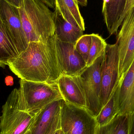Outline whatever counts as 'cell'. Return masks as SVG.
I'll return each instance as SVG.
<instances>
[{
  "label": "cell",
  "mask_w": 134,
  "mask_h": 134,
  "mask_svg": "<svg viewBox=\"0 0 134 134\" xmlns=\"http://www.w3.org/2000/svg\"><path fill=\"white\" fill-rule=\"evenodd\" d=\"M55 35L46 43L31 42L27 48L8 66L20 79L34 82L57 83L62 71L56 49Z\"/></svg>",
  "instance_id": "obj_1"
},
{
  "label": "cell",
  "mask_w": 134,
  "mask_h": 134,
  "mask_svg": "<svg viewBox=\"0 0 134 134\" xmlns=\"http://www.w3.org/2000/svg\"><path fill=\"white\" fill-rule=\"evenodd\" d=\"M19 11L28 43H46L55 35L53 12L41 0H21Z\"/></svg>",
  "instance_id": "obj_2"
},
{
  "label": "cell",
  "mask_w": 134,
  "mask_h": 134,
  "mask_svg": "<svg viewBox=\"0 0 134 134\" xmlns=\"http://www.w3.org/2000/svg\"><path fill=\"white\" fill-rule=\"evenodd\" d=\"M20 104L23 111L36 115L46 106L63 99L57 83L41 82L20 79Z\"/></svg>",
  "instance_id": "obj_3"
},
{
  "label": "cell",
  "mask_w": 134,
  "mask_h": 134,
  "mask_svg": "<svg viewBox=\"0 0 134 134\" xmlns=\"http://www.w3.org/2000/svg\"><path fill=\"white\" fill-rule=\"evenodd\" d=\"M19 100V90L15 88L2 106L1 134H25L30 130L35 115L20 110Z\"/></svg>",
  "instance_id": "obj_4"
},
{
  "label": "cell",
  "mask_w": 134,
  "mask_h": 134,
  "mask_svg": "<svg viewBox=\"0 0 134 134\" xmlns=\"http://www.w3.org/2000/svg\"><path fill=\"white\" fill-rule=\"evenodd\" d=\"M98 124L95 117L84 108L62 100L60 127L65 134H95Z\"/></svg>",
  "instance_id": "obj_5"
},
{
  "label": "cell",
  "mask_w": 134,
  "mask_h": 134,
  "mask_svg": "<svg viewBox=\"0 0 134 134\" xmlns=\"http://www.w3.org/2000/svg\"><path fill=\"white\" fill-rule=\"evenodd\" d=\"M102 107L108 102L115 89L120 79L118 46L107 44L101 68Z\"/></svg>",
  "instance_id": "obj_6"
},
{
  "label": "cell",
  "mask_w": 134,
  "mask_h": 134,
  "mask_svg": "<svg viewBox=\"0 0 134 134\" xmlns=\"http://www.w3.org/2000/svg\"><path fill=\"white\" fill-rule=\"evenodd\" d=\"M104 56V54L93 65L87 67L79 75L86 96V109L95 118L103 108L100 100L101 68Z\"/></svg>",
  "instance_id": "obj_7"
},
{
  "label": "cell",
  "mask_w": 134,
  "mask_h": 134,
  "mask_svg": "<svg viewBox=\"0 0 134 134\" xmlns=\"http://www.w3.org/2000/svg\"><path fill=\"white\" fill-rule=\"evenodd\" d=\"M116 37L120 78L126 72L134 59V7L127 14Z\"/></svg>",
  "instance_id": "obj_8"
},
{
  "label": "cell",
  "mask_w": 134,
  "mask_h": 134,
  "mask_svg": "<svg viewBox=\"0 0 134 134\" xmlns=\"http://www.w3.org/2000/svg\"><path fill=\"white\" fill-rule=\"evenodd\" d=\"M0 16L20 54L29 43L23 29L19 8L8 0H0Z\"/></svg>",
  "instance_id": "obj_9"
},
{
  "label": "cell",
  "mask_w": 134,
  "mask_h": 134,
  "mask_svg": "<svg viewBox=\"0 0 134 134\" xmlns=\"http://www.w3.org/2000/svg\"><path fill=\"white\" fill-rule=\"evenodd\" d=\"M75 44L62 42L56 38L57 55L62 75L79 76L87 68L86 63L75 49Z\"/></svg>",
  "instance_id": "obj_10"
},
{
  "label": "cell",
  "mask_w": 134,
  "mask_h": 134,
  "mask_svg": "<svg viewBox=\"0 0 134 134\" xmlns=\"http://www.w3.org/2000/svg\"><path fill=\"white\" fill-rule=\"evenodd\" d=\"M118 115H130L134 111V59L119 80L116 89Z\"/></svg>",
  "instance_id": "obj_11"
},
{
  "label": "cell",
  "mask_w": 134,
  "mask_h": 134,
  "mask_svg": "<svg viewBox=\"0 0 134 134\" xmlns=\"http://www.w3.org/2000/svg\"><path fill=\"white\" fill-rule=\"evenodd\" d=\"M57 84L65 101L77 107L86 108V96L79 75H61Z\"/></svg>",
  "instance_id": "obj_12"
},
{
  "label": "cell",
  "mask_w": 134,
  "mask_h": 134,
  "mask_svg": "<svg viewBox=\"0 0 134 134\" xmlns=\"http://www.w3.org/2000/svg\"><path fill=\"white\" fill-rule=\"evenodd\" d=\"M47 105L35 115L29 130L31 134H46L54 119L61 109L62 100Z\"/></svg>",
  "instance_id": "obj_13"
},
{
  "label": "cell",
  "mask_w": 134,
  "mask_h": 134,
  "mask_svg": "<svg viewBox=\"0 0 134 134\" xmlns=\"http://www.w3.org/2000/svg\"><path fill=\"white\" fill-rule=\"evenodd\" d=\"M102 13L110 35L117 34L118 24L126 6L127 0H103Z\"/></svg>",
  "instance_id": "obj_14"
},
{
  "label": "cell",
  "mask_w": 134,
  "mask_h": 134,
  "mask_svg": "<svg viewBox=\"0 0 134 134\" xmlns=\"http://www.w3.org/2000/svg\"><path fill=\"white\" fill-rule=\"evenodd\" d=\"M53 16L55 25V35L59 41L62 42L76 43L83 35L82 30L66 21L56 8Z\"/></svg>",
  "instance_id": "obj_15"
},
{
  "label": "cell",
  "mask_w": 134,
  "mask_h": 134,
  "mask_svg": "<svg viewBox=\"0 0 134 134\" xmlns=\"http://www.w3.org/2000/svg\"><path fill=\"white\" fill-rule=\"evenodd\" d=\"M55 7L66 21L84 31L85 23L76 0H55Z\"/></svg>",
  "instance_id": "obj_16"
},
{
  "label": "cell",
  "mask_w": 134,
  "mask_h": 134,
  "mask_svg": "<svg viewBox=\"0 0 134 134\" xmlns=\"http://www.w3.org/2000/svg\"><path fill=\"white\" fill-rule=\"evenodd\" d=\"M19 55L0 16V67L5 68L9 62Z\"/></svg>",
  "instance_id": "obj_17"
},
{
  "label": "cell",
  "mask_w": 134,
  "mask_h": 134,
  "mask_svg": "<svg viewBox=\"0 0 134 134\" xmlns=\"http://www.w3.org/2000/svg\"><path fill=\"white\" fill-rule=\"evenodd\" d=\"M129 115H117L109 123L97 126L95 134H129Z\"/></svg>",
  "instance_id": "obj_18"
},
{
  "label": "cell",
  "mask_w": 134,
  "mask_h": 134,
  "mask_svg": "<svg viewBox=\"0 0 134 134\" xmlns=\"http://www.w3.org/2000/svg\"><path fill=\"white\" fill-rule=\"evenodd\" d=\"M116 87L108 101L102 108L100 113L95 118L98 126H103L106 125L118 115L116 97Z\"/></svg>",
  "instance_id": "obj_19"
},
{
  "label": "cell",
  "mask_w": 134,
  "mask_h": 134,
  "mask_svg": "<svg viewBox=\"0 0 134 134\" xmlns=\"http://www.w3.org/2000/svg\"><path fill=\"white\" fill-rule=\"evenodd\" d=\"M91 44L87 63V67L93 65L100 57L104 55L107 44L100 35L91 34Z\"/></svg>",
  "instance_id": "obj_20"
},
{
  "label": "cell",
  "mask_w": 134,
  "mask_h": 134,
  "mask_svg": "<svg viewBox=\"0 0 134 134\" xmlns=\"http://www.w3.org/2000/svg\"><path fill=\"white\" fill-rule=\"evenodd\" d=\"M91 44V34L83 35L75 44V49L82 56L86 64Z\"/></svg>",
  "instance_id": "obj_21"
},
{
  "label": "cell",
  "mask_w": 134,
  "mask_h": 134,
  "mask_svg": "<svg viewBox=\"0 0 134 134\" xmlns=\"http://www.w3.org/2000/svg\"><path fill=\"white\" fill-rule=\"evenodd\" d=\"M134 7V0H127L125 9L120 17L119 23H118V27H119L121 26L124 19L127 14L129 13V11Z\"/></svg>",
  "instance_id": "obj_22"
},
{
  "label": "cell",
  "mask_w": 134,
  "mask_h": 134,
  "mask_svg": "<svg viewBox=\"0 0 134 134\" xmlns=\"http://www.w3.org/2000/svg\"><path fill=\"white\" fill-rule=\"evenodd\" d=\"M60 111L55 117L46 134H55L57 130L60 127Z\"/></svg>",
  "instance_id": "obj_23"
},
{
  "label": "cell",
  "mask_w": 134,
  "mask_h": 134,
  "mask_svg": "<svg viewBox=\"0 0 134 134\" xmlns=\"http://www.w3.org/2000/svg\"><path fill=\"white\" fill-rule=\"evenodd\" d=\"M129 134H134V111L129 115Z\"/></svg>",
  "instance_id": "obj_24"
},
{
  "label": "cell",
  "mask_w": 134,
  "mask_h": 134,
  "mask_svg": "<svg viewBox=\"0 0 134 134\" xmlns=\"http://www.w3.org/2000/svg\"><path fill=\"white\" fill-rule=\"evenodd\" d=\"M41 1L49 8H54L55 7V0H41Z\"/></svg>",
  "instance_id": "obj_25"
},
{
  "label": "cell",
  "mask_w": 134,
  "mask_h": 134,
  "mask_svg": "<svg viewBox=\"0 0 134 134\" xmlns=\"http://www.w3.org/2000/svg\"><path fill=\"white\" fill-rule=\"evenodd\" d=\"M8 1L16 7L18 8H19L20 7L21 0H8Z\"/></svg>",
  "instance_id": "obj_26"
},
{
  "label": "cell",
  "mask_w": 134,
  "mask_h": 134,
  "mask_svg": "<svg viewBox=\"0 0 134 134\" xmlns=\"http://www.w3.org/2000/svg\"><path fill=\"white\" fill-rule=\"evenodd\" d=\"M79 4L82 6H86L87 5V0H76Z\"/></svg>",
  "instance_id": "obj_27"
},
{
  "label": "cell",
  "mask_w": 134,
  "mask_h": 134,
  "mask_svg": "<svg viewBox=\"0 0 134 134\" xmlns=\"http://www.w3.org/2000/svg\"><path fill=\"white\" fill-rule=\"evenodd\" d=\"M55 134H65L64 133L63 131L61 130L60 127H59L57 130L56 132H55Z\"/></svg>",
  "instance_id": "obj_28"
},
{
  "label": "cell",
  "mask_w": 134,
  "mask_h": 134,
  "mask_svg": "<svg viewBox=\"0 0 134 134\" xmlns=\"http://www.w3.org/2000/svg\"><path fill=\"white\" fill-rule=\"evenodd\" d=\"M25 134H31V133L30 131L29 130L28 131H27V132Z\"/></svg>",
  "instance_id": "obj_29"
},
{
  "label": "cell",
  "mask_w": 134,
  "mask_h": 134,
  "mask_svg": "<svg viewBox=\"0 0 134 134\" xmlns=\"http://www.w3.org/2000/svg\"><path fill=\"white\" fill-rule=\"evenodd\" d=\"M0 134H1V133H0Z\"/></svg>",
  "instance_id": "obj_30"
}]
</instances>
